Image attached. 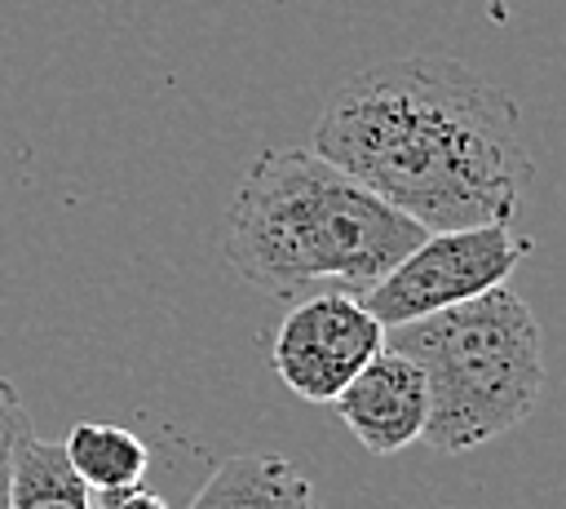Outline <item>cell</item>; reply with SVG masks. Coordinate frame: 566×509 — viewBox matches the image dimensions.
<instances>
[{"label": "cell", "mask_w": 566, "mask_h": 509, "mask_svg": "<svg viewBox=\"0 0 566 509\" xmlns=\"http://www.w3.org/2000/svg\"><path fill=\"white\" fill-rule=\"evenodd\" d=\"M314 150L420 230L509 226L531 177L513 97L442 53L340 80L314 120Z\"/></svg>", "instance_id": "6da1fadb"}, {"label": "cell", "mask_w": 566, "mask_h": 509, "mask_svg": "<svg viewBox=\"0 0 566 509\" xmlns=\"http://www.w3.org/2000/svg\"><path fill=\"white\" fill-rule=\"evenodd\" d=\"M429 230L389 208L314 146L261 150L226 212L221 257L270 297L367 292Z\"/></svg>", "instance_id": "7a4b0ae2"}, {"label": "cell", "mask_w": 566, "mask_h": 509, "mask_svg": "<svg viewBox=\"0 0 566 509\" xmlns=\"http://www.w3.org/2000/svg\"><path fill=\"white\" fill-rule=\"evenodd\" d=\"M385 345L424 372L429 420L420 438L451 456L509 434L544 389V332L509 283L394 323Z\"/></svg>", "instance_id": "3957f363"}, {"label": "cell", "mask_w": 566, "mask_h": 509, "mask_svg": "<svg viewBox=\"0 0 566 509\" xmlns=\"http://www.w3.org/2000/svg\"><path fill=\"white\" fill-rule=\"evenodd\" d=\"M531 252V239L513 235L500 221L486 226H460V230H429L407 257H398L363 297V305L385 323H411L433 310L473 301L491 288H500L522 257Z\"/></svg>", "instance_id": "277c9868"}, {"label": "cell", "mask_w": 566, "mask_h": 509, "mask_svg": "<svg viewBox=\"0 0 566 509\" xmlns=\"http://www.w3.org/2000/svg\"><path fill=\"white\" fill-rule=\"evenodd\" d=\"M385 350V323L358 292L323 288L301 297L270 345L279 381L305 403H332L376 354Z\"/></svg>", "instance_id": "5b68a950"}, {"label": "cell", "mask_w": 566, "mask_h": 509, "mask_svg": "<svg viewBox=\"0 0 566 509\" xmlns=\"http://www.w3.org/2000/svg\"><path fill=\"white\" fill-rule=\"evenodd\" d=\"M336 416L345 420V429L371 451V456H398L407 451L429 420V385L424 372L398 354V350H380L336 398Z\"/></svg>", "instance_id": "8992f818"}, {"label": "cell", "mask_w": 566, "mask_h": 509, "mask_svg": "<svg viewBox=\"0 0 566 509\" xmlns=\"http://www.w3.org/2000/svg\"><path fill=\"white\" fill-rule=\"evenodd\" d=\"M186 509H323L310 478L274 451H234Z\"/></svg>", "instance_id": "52a82bcc"}, {"label": "cell", "mask_w": 566, "mask_h": 509, "mask_svg": "<svg viewBox=\"0 0 566 509\" xmlns=\"http://www.w3.org/2000/svg\"><path fill=\"white\" fill-rule=\"evenodd\" d=\"M9 509H93V491L66 460L62 443L27 429L9 465Z\"/></svg>", "instance_id": "ba28073f"}, {"label": "cell", "mask_w": 566, "mask_h": 509, "mask_svg": "<svg viewBox=\"0 0 566 509\" xmlns=\"http://www.w3.org/2000/svg\"><path fill=\"white\" fill-rule=\"evenodd\" d=\"M66 460L75 465V474L84 478V487L97 491H119V487H137L146 478L150 465V447L124 429V425H106V420H80L66 434Z\"/></svg>", "instance_id": "9c48e42d"}, {"label": "cell", "mask_w": 566, "mask_h": 509, "mask_svg": "<svg viewBox=\"0 0 566 509\" xmlns=\"http://www.w3.org/2000/svg\"><path fill=\"white\" fill-rule=\"evenodd\" d=\"M27 407L13 389V381L0 376V509H9V465H13V447L27 434Z\"/></svg>", "instance_id": "30bf717a"}, {"label": "cell", "mask_w": 566, "mask_h": 509, "mask_svg": "<svg viewBox=\"0 0 566 509\" xmlns=\"http://www.w3.org/2000/svg\"><path fill=\"white\" fill-rule=\"evenodd\" d=\"M93 509H168V500L137 482V487H119V491H97Z\"/></svg>", "instance_id": "8fae6325"}]
</instances>
